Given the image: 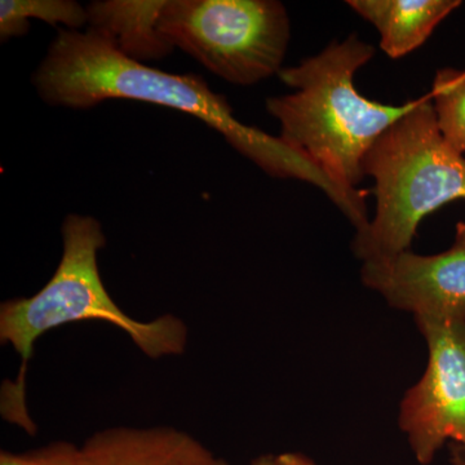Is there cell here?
Masks as SVG:
<instances>
[{"instance_id":"1","label":"cell","mask_w":465,"mask_h":465,"mask_svg":"<svg viewBox=\"0 0 465 465\" xmlns=\"http://www.w3.org/2000/svg\"><path fill=\"white\" fill-rule=\"evenodd\" d=\"M45 103L91 109L106 100H134L188 113L225 137L241 154L275 177L299 179L329 197L338 185L280 137L241 124L224 96L201 76L170 74L125 56L108 39L91 32L60 30L33 76Z\"/></svg>"},{"instance_id":"2","label":"cell","mask_w":465,"mask_h":465,"mask_svg":"<svg viewBox=\"0 0 465 465\" xmlns=\"http://www.w3.org/2000/svg\"><path fill=\"white\" fill-rule=\"evenodd\" d=\"M64 252L50 282L30 298L7 300L0 307V341L21 357L16 381H5L2 414L29 434L36 427L27 414L26 374L34 344L45 332L81 321H104L130 336L145 356H180L188 329L179 317L134 320L112 299L101 280L97 255L105 246L103 228L91 216L72 213L63 224Z\"/></svg>"},{"instance_id":"3","label":"cell","mask_w":465,"mask_h":465,"mask_svg":"<svg viewBox=\"0 0 465 465\" xmlns=\"http://www.w3.org/2000/svg\"><path fill=\"white\" fill-rule=\"evenodd\" d=\"M375 54L357 35L332 42L298 66L283 67L281 81L295 92L269 97L284 143L345 189L362 183L363 159L372 143L414 105H384L362 96L354 75Z\"/></svg>"},{"instance_id":"4","label":"cell","mask_w":465,"mask_h":465,"mask_svg":"<svg viewBox=\"0 0 465 465\" xmlns=\"http://www.w3.org/2000/svg\"><path fill=\"white\" fill-rule=\"evenodd\" d=\"M363 173L375 180L376 210L351 242L362 262L410 250L425 216L465 200V158L440 133L430 94L378 137Z\"/></svg>"},{"instance_id":"5","label":"cell","mask_w":465,"mask_h":465,"mask_svg":"<svg viewBox=\"0 0 465 465\" xmlns=\"http://www.w3.org/2000/svg\"><path fill=\"white\" fill-rule=\"evenodd\" d=\"M158 30L211 73L240 85L280 74L290 42L277 0H164Z\"/></svg>"},{"instance_id":"6","label":"cell","mask_w":465,"mask_h":465,"mask_svg":"<svg viewBox=\"0 0 465 465\" xmlns=\"http://www.w3.org/2000/svg\"><path fill=\"white\" fill-rule=\"evenodd\" d=\"M415 323L427 344V367L401 401L397 420L416 461L430 465L448 440L465 449V324Z\"/></svg>"},{"instance_id":"7","label":"cell","mask_w":465,"mask_h":465,"mask_svg":"<svg viewBox=\"0 0 465 465\" xmlns=\"http://www.w3.org/2000/svg\"><path fill=\"white\" fill-rule=\"evenodd\" d=\"M361 281L391 308L411 313L414 320L465 324V223H458L449 250L436 255L407 250L366 260Z\"/></svg>"},{"instance_id":"8","label":"cell","mask_w":465,"mask_h":465,"mask_svg":"<svg viewBox=\"0 0 465 465\" xmlns=\"http://www.w3.org/2000/svg\"><path fill=\"white\" fill-rule=\"evenodd\" d=\"M81 450L84 465H229L191 434L171 427L109 428Z\"/></svg>"},{"instance_id":"9","label":"cell","mask_w":465,"mask_h":465,"mask_svg":"<svg viewBox=\"0 0 465 465\" xmlns=\"http://www.w3.org/2000/svg\"><path fill=\"white\" fill-rule=\"evenodd\" d=\"M349 7L381 34V47L391 58L418 50L434 29L457 9L459 0H349Z\"/></svg>"},{"instance_id":"10","label":"cell","mask_w":465,"mask_h":465,"mask_svg":"<svg viewBox=\"0 0 465 465\" xmlns=\"http://www.w3.org/2000/svg\"><path fill=\"white\" fill-rule=\"evenodd\" d=\"M164 0H106L88 5V30L108 39L125 56L143 63L173 51L158 30Z\"/></svg>"},{"instance_id":"11","label":"cell","mask_w":465,"mask_h":465,"mask_svg":"<svg viewBox=\"0 0 465 465\" xmlns=\"http://www.w3.org/2000/svg\"><path fill=\"white\" fill-rule=\"evenodd\" d=\"M30 18L51 25L63 24L79 32L88 24V11L73 0H2L0 2V36L2 41L25 35Z\"/></svg>"},{"instance_id":"12","label":"cell","mask_w":465,"mask_h":465,"mask_svg":"<svg viewBox=\"0 0 465 465\" xmlns=\"http://www.w3.org/2000/svg\"><path fill=\"white\" fill-rule=\"evenodd\" d=\"M439 127L446 142L465 153V70L445 67L437 72L430 92Z\"/></svg>"},{"instance_id":"13","label":"cell","mask_w":465,"mask_h":465,"mask_svg":"<svg viewBox=\"0 0 465 465\" xmlns=\"http://www.w3.org/2000/svg\"><path fill=\"white\" fill-rule=\"evenodd\" d=\"M0 465H84L82 450L66 440L26 452H0Z\"/></svg>"},{"instance_id":"14","label":"cell","mask_w":465,"mask_h":465,"mask_svg":"<svg viewBox=\"0 0 465 465\" xmlns=\"http://www.w3.org/2000/svg\"><path fill=\"white\" fill-rule=\"evenodd\" d=\"M278 461L280 465H318L316 461L302 452H283L278 455Z\"/></svg>"},{"instance_id":"15","label":"cell","mask_w":465,"mask_h":465,"mask_svg":"<svg viewBox=\"0 0 465 465\" xmlns=\"http://www.w3.org/2000/svg\"><path fill=\"white\" fill-rule=\"evenodd\" d=\"M251 465H280V461H278V455L265 454L260 455L259 458L252 460Z\"/></svg>"}]
</instances>
